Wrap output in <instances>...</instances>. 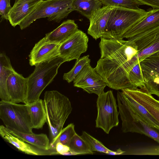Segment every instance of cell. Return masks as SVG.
I'll return each mask as SVG.
<instances>
[{
	"label": "cell",
	"instance_id": "31",
	"mask_svg": "<svg viewBox=\"0 0 159 159\" xmlns=\"http://www.w3.org/2000/svg\"><path fill=\"white\" fill-rule=\"evenodd\" d=\"M104 6H120L136 9L140 5L137 0H100Z\"/></svg>",
	"mask_w": 159,
	"mask_h": 159
},
{
	"label": "cell",
	"instance_id": "20",
	"mask_svg": "<svg viewBox=\"0 0 159 159\" xmlns=\"http://www.w3.org/2000/svg\"><path fill=\"white\" fill-rule=\"evenodd\" d=\"M9 58L3 53L0 55V97L1 101L10 102L7 87V81L9 75L15 71Z\"/></svg>",
	"mask_w": 159,
	"mask_h": 159
},
{
	"label": "cell",
	"instance_id": "18",
	"mask_svg": "<svg viewBox=\"0 0 159 159\" xmlns=\"http://www.w3.org/2000/svg\"><path fill=\"white\" fill-rule=\"evenodd\" d=\"M43 0H15L9 13L8 20L15 27L28 16Z\"/></svg>",
	"mask_w": 159,
	"mask_h": 159
},
{
	"label": "cell",
	"instance_id": "28",
	"mask_svg": "<svg viewBox=\"0 0 159 159\" xmlns=\"http://www.w3.org/2000/svg\"><path fill=\"white\" fill-rule=\"evenodd\" d=\"M88 144L92 151L103 152L108 154L116 155V152L107 148L98 140L85 131H83L81 136Z\"/></svg>",
	"mask_w": 159,
	"mask_h": 159
},
{
	"label": "cell",
	"instance_id": "25",
	"mask_svg": "<svg viewBox=\"0 0 159 159\" xmlns=\"http://www.w3.org/2000/svg\"><path fill=\"white\" fill-rule=\"evenodd\" d=\"M102 5L100 0H74L72 3L74 11H78L89 20L92 14Z\"/></svg>",
	"mask_w": 159,
	"mask_h": 159
},
{
	"label": "cell",
	"instance_id": "27",
	"mask_svg": "<svg viewBox=\"0 0 159 159\" xmlns=\"http://www.w3.org/2000/svg\"><path fill=\"white\" fill-rule=\"evenodd\" d=\"M76 134L74 124H69L52 140L50 143L51 149L56 150V145L58 143H61L69 147L71 139Z\"/></svg>",
	"mask_w": 159,
	"mask_h": 159
},
{
	"label": "cell",
	"instance_id": "11",
	"mask_svg": "<svg viewBox=\"0 0 159 159\" xmlns=\"http://www.w3.org/2000/svg\"><path fill=\"white\" fill-rule=\"evenodd\" d=\"M117 99L119 109L139 116L147 124L159 130V123L144 107L137 101L122 91L117 92Z\"/></svg>",
	"mask_w": 159,
	"mask_h": 159
},
{
	"label": "cell",
	"instance_id": "3",
	"mask_svg": "<svg viewBox=\"0 0 159 159\" xmlns=\"http://www.w3.org/2000/svg\"><path fill=\"white\" fill-rule=\"evenodd\" d=\"M151 12V10L146 11L139 8L133 9L114 6L102 37L108 39H123L127 31Z\"/></svg>",
	"mask_w": 159,
	"mask_h": 159
},
{
	"label": "cell",
	"instance_id": "21",
	"mask_svg": "<svg viewBox=\"0 0 159 159\" xmlns=\"http://www.w3.org/2000/svg\"><path fill=\"white\" fill-rule=\"evenodd\" d=\"M159 25V9H152L151 13L133 26L123 36L127 39Z\"/></svg>",
	"mask_w": 159,
	"mask_h": 159
},
{
	"label": "cell",
	"instance_id": "23",
	"mask_svg": "<svg viewBox=\"0 0 159 159\" xmlns=\"http://www.w3.org/2000/svg\"><path fill=\"white\" fill-rule=\"evenodd\" d=\"M28 105L33 128L42 129L47 121L43 100L39 99L36 102Z\"/></svg>",
	"mask_w": 159,
	"mask_h": 159
},
{
	"label": "cell",
	"instance_id": "29",
	"mask_svg": "<svg viewBox=\"0 0 159 159\" xmlns=\"http://www.w3.org/2000/svg\"><path fill=\"white\" fill-rule=\"evenodd\" d=\"M89 55L84 56L76 60L75 64L72 69L68 72L65 73L63 75V79L68 83L73 81L83 67L89 61Z\"/></svg>",
	"mask_w": 159,
	"mask_h": 159
},
{
	"label": "cell",
	"instance_id": "16",
	"mask_svg": "<svg viewBox=\"0 0 159 159\" xmlns=\"http://www.w3.org/2000/svg\"><path fill=\"white\" fill-rule=\"evenodd\" d=\"M0 135L5 141L11 143L19 151L26 154L37 156L57 154L55 150H45L39 148L29 143H26L12 134L9 129L3 125L0 126Z\"/></svg>",
	"mask_w": 159,
	"mask_h": 159
},
{
	"label": "cell",
	"instance_id": "4",
	"mask_svg": "<svg viewBox=\"0 0 159 159\" xmlns=\"http://www.w3.org/2000/svg\"><path fill=\"white\" fill-rule=\"evenodd\" d=\"M43 100L52 140L63 129L72 108L69 98L57 90L46 91Z\"/></svg>",
	"mask_w": 159,
	"mask_h": 159
},
{
	"label": "cell",
	"instance_id": "1",
	"mask_svg": "<svg viewBox=\"0 0 159 159\" xmlns=\"http://www.w3.org/2000/svg\"><path fill=\"white\" fill-rule=\"evenodd\" d=\"M101 57L94 69L107 86L116 90L133 88L128 79L129 73L138 62L137 46L132 40L101 38Z\"/></svg>",
	"mask_w": 159,
	"mask_h": 159
},
{
	"label": "cell",
	"instance_id": "7",
	"mask_svg": "<svg viewBox=\"0 0 159 159\" xmlns=\"http://www.w3.org/2000/svg\"><path fill=\"white\" fill-rule=\"evenodd\" d=\"M96 104V127L101 129L108 134L111 130L119 123L118 105L112 91L110 90L98 95Z\"/></svg>",
	"mask_w": 159,
	"mask_h": 159
},
{
	"label": "cell",
	"instance_id": "2",
	"mask_svg": "<svg viewBox=\"0 0 159 159\" xmlns=\"http://www.w3.org/2000/svg\"><path fill=\"white\" fill-rule=\"evenodd\" d=\"M65 62L60 56L35 66L33 72L27 78L28 88L24 103L30 105L40 98L43 90L53 80L58 68Z\"/></svg>",
	"mask_w": 159,
	"mask_h": 159
},
{
	"label": "cell",
	"instance_id": "10",
	"mask_svg": "<svg viewBox=\"0 0 159 159\" xmlns=\"http://www.w3.org/2000/svg\"><path fill=\"white\" fill-rule=\"evenodd\" d=\"M89 38L83 31L78 30L71 37L60 44L59 56L65 62L77 60L87 51Z\"/></svg>",
	"mask_w": 159,
	"mask_h": 159
},
{
	"label": "cell",
	"instance_id": "13",
	"mask_svg": "<svg viewBox=\"0 0 159 159\" xmlns=\"http://www.w3.org/2000/svg\"><path fill=\"white\" fill-rule=\"evenodd\" d=\"M60 45L47 41L45 37L40 39L35 44L29 55L30 65L35 66L59 56Z\"/></svg>",
	"mask_w": 159,
	"mask_h": 159
},
{
	"label": "cell",
	"instance_id": "8",
	"mask_svg": "<svg viewBox=\"0 0 159 159\" xmlns=\"http://www.w3.org/2000/svg\"><path fill=\"white\" fill-rule=\"evenodd\" d=\"M137 46V57L140 62L148 57H159V25L128 39Z\"/></svg>",
	"mask_w": 159,
	"mask_h": 159
},
{
	"label": "cell",
	"instance_id": "30",
	"mask_svg": "<svg viewBox=\"0 0 159 159\" xmlns=\"http://www.w3.org/2000/svg\"><path fill=\"white\" fill-rule=\"evenodd\" d=\"M128 79L133 88L145 87V81L140 62H138L129 72Z\"/></svg>",
	"mask_w": 159,
	"mask_h": 159
},
{
	"label": "cell",
	"instance_id": "35",
	"mask_svg": "<svg viewBox=\"0 0 159 159\" xmlns=\"http://www.w3.org/2000/svg\"><path fill=\"white\" fill-rule=\"evenodd\" d=\"M139 5H145L152 7L153 9H159V0H137Z\"/></svg>",
	"mask_w": 159,
	"mask_h": 159
},
{
	"label": "cell",
	"instance_id": "17",
	"mask_svg": "<svg viewBox=\"0 0 159 159\" xmlns=\"http://www.w3.org/2000/svg\"><path fill=\"white\" fill-rule=\"evenodd\" d=\"M27 78H24L16 71L9 75L7 81V87L10 102L25 103L27 90Z\"/></svg>",
	"mask_w": 159,
	"mask_h": 159
},
{
	"label": "cell",
	"instance_id": "6",
	"mask_svg": "<svg viewBox=\"0 0 159 159\" xmlns=\"http://www.w3.org/2000/svg\"><path fill=\"white\" fill-rule=\"evenodd\" d=\"M0 118L5 127L18 132L33 133L29 105L0 102Z\"/></svg>",
	"mask_w": 159,
	"mask_h": 159
},
{
	"label": "cell",
	"instance_id": "26",
	"mask_svg": "<svg viewBox=\"0 0 159 159\" xmlns=\"http://www.w3.org/2000/svg\"><path fill=\"white\" fill-rule=\"evenodd\" d=\"M69 147L70 150L75 155L93 153L87 142L76 133L71 139Z\"/></svg>",
	"mask_w": 159,
	"mask_h": 159
},
{
	"label": "cell",
	"instance_id": "36",
	"mask_svg": "<svg viewBox=\"0 0 159 159\" xmlns=\"http://www.w3.org/2000/svg\"></svg>",
	"mask_w": 159,
	"mask_h": 159
},
{
	"label": "cell",
	"instance_id": "14",
	"mask_svg": "<svg viewBox=\"0 0 159 159\" xmlns=\"http://www.w3.org/2000/svg\"><path fill=\"white\" fill-rule=\"evenodd\" d=\"M121 91L144 107L159 123V101L145 87L139 89H125Z\"/></svg>",
	"mask_w": 159,
	"mask_h": 159
},
{
	"label": "cell",
	"instance_id": "19",
	"mask_svg": "<svg viewBox=\"0 0 159 159\" xmlns=\"http://www.w3.org/2000/svg\"><path fill=\"white\" fill-rule=\"evenodd\" d=\"M78 26L75 20L68 19L64 21L52 32L46 34V40L50 42L61 44L78 30Z\"/></svg>",
	"mask_w": 159,
	"mask_h": 159
},
{
	"label": "cell",
	"instance_id": "15",
	"mask_svg": "<svg viewBox=\"0 0 159 159\" xmlns=\"http://www.w3.org/2000/svg\"><path fill=\"white\" fill-rule=\"evenodd\" d=\"M114 7L112 6H104L91 15L89 20L90 24L87 33L95 40L102 37Z\"/></svg>",
	"mask_w": 159,
	"mask_h": 159
},
{
	"label": "cell",
	"instance_id": "34",
	"mask_svg": "<svg viewBox=\"0 0 159 159\" xmlns=\"http://www.w3.org/2000/svg\"><path fill=\"white\" fill-rule=\"evenodd\" d=\"M55 149L57 154L66 155H75V153L70 150L69 147L61 143H57Z\"/></svg>",
	"mask_w": 159,
	"mask_h": 159
},
{
	"label": "cell",
	"instance_id": "5",
	"mask_svg": "<svg viewBox=\"0 0 159 159\" xmlns=\"http://www.w3.org/2000/svg\"><path fill=\"white\" fill-rule=\"evenodd\" d=\"M74 0H46L41 1L34 10L19 25L23 30L34 21L47 17L49 21L60 22L74 11L72 3Z\"/></svg>",
	"mask_w": 159,
	"mask_h": 159
},
{
	"label": "cell",
	"instance_id": "32",
	"mask_svg": "<svg viewBox=\"0 0 159 159\" xmlns=\"http://www.w3.org/2000/svg\"><path fill=\"white\" fill-rule=\"evenodd\" d=\"M130 154L137 155H159V146L134 149Z\"/></svg>",
	"mask_w": 159,
	"mask_h": 159
},
{
	"label": "cell",
	"instance_id": "22",
	"mask_svg": "<svg viewBox=\"0 0 159 159\" xmlns=\"http://www.w3.org/2000/svg\"><path fill=\"white\" fill-rule=\"evenodd\" d=\"M8 129L14 136L39 148L45 150L52 149H51L49 139L45 134H27L19 132L14 129Z\"/></svg>",
	"mask_w": 159,
	"mask_h": 159
},
{
	"label": "cell",
	"instance_id": "33",
	"mask_svg": "<svg viewBox=\"0 0 159 159\" xmlns=\"http://www.w3.org/2000/svg\"><path fill=\"white\" fill-rule=\"evenodd\" d=\"M11 0H0V15L2 20H8L9 13L12 8Z\"/></svg>",
	"mask_w": 159,
	"mask_h": 159
},
{
	"label": "cell",
	"instance_id": "24",
	"mask_svg": "<svg viewBox=\"0 0 159 159\" xmlns=\"http://www.w3.org/2000/svg\"><path fill=\"white\" fill-rule=\"evenodd\" d=\"M125 113L137 125V133L145 135L159 143V130L148 124L139 116L127 111Z\"/></svg>",
	"mask_w": 159,
	"mask_h": 159
},
{
	"label": "cell",
	"instance_id": "12",
	"mask_svg": "<svg viewBox=\"0 0 159 159\" xmlns=\"http://www.w3.org/2000/svg\"><path fill=\"white\" fill-rule=\"evenodd\" d=\"M140 64L145 87L150 94L159 97V57L146 58Z\"/></svg>",
	"mask_w": 159,
	"mask_h": 159
},
{
	"label": "cell",
	"instance_id": "9",
	"mask_svg": "<svg viewBox=\"0 0 159 159\" xmlns=\"http://www.w3.org/2000/svg\"><path fill=\"white\" fill-rule=\"evenodd\" d=\"M89 61L73 81L74 86L81 88L89 93L98 96L104 93L107 86L102 77L93 68Z\"/></svg>",
	"mask_w": 159,
	"mask_h": 159
}]
</instances>
